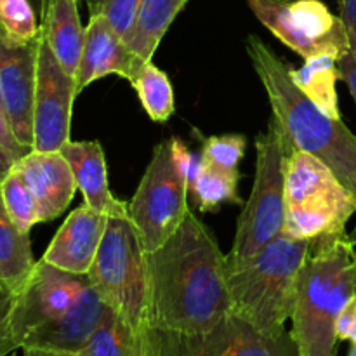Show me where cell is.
Masks as SVG:
<instances>
[{"label":"cell","mask_w":356,"mask_h":356,"mask_svg":"<svg viewBox=\"0 0 356 356\" xmlns=\"http://www.w3.org/2000/svg\"><path fill=\"white\" fill-rule=\"evenodd\" d=\"M146 270L152 330L198 336L232 315L228 259L191 209L179 228L146 254Z\"/></svg>","instance_id":"6da1fadb"},{"label":"cell","mask_w":356,"mask_h":356,"mask_svg":"<svg viewBox=\"0 0 356 356\" xmlns=\"http://www.w3.org/2000/svg\"><path fill=\"white\" fill-rule=\"evenodd\" d=\"M89 275H76L37 261L16 296L13 329L19 350L79 351L104 313Z\"/></svg>","instance_id":"7a4b0ae2"},{"label":"cell","mask_w":356,"mask_h":356,"mask_svg":"<svg viewBox=\"0 0 356 356\" xmlns=\"http://www.w3.org/2000/svg\"><path fill=\"white\" fill-rule=\"evenodd\" d=\"M247 54L296 148L318 156L356 197V136L343 120L323 113L291 79L289 66L256 35L247 37Z\"/></svg>","instance_id":"3957f363"},{"label":"cell","mask_w":356,"mask_h":356,"mask_svg":"<svg viewBox=\"0 0 356 356\" xmlns=\"http://www.w3.org/2000/svg\"><path fill=\"white\" fill-rule=\"evenodd\" d=\"M356 240L346 233L313 240L292 308V337L301 356H336V325L356 296Z\"/></svg>","instance_id":"277c9868"},{"label":"cell","mask_w":356,"mask_h":356,"mask_svg":"<svg viewBox=\"0 0 356 356\" xmlns=\"http://www.w3.org/2000/svg\"><path fill=\"white\" fill-rule=\"evenodd\" d=\"M312 240L280 233L257 256L240 266H228L232 315L266 332H284L294 308L301 268Z\"/></svg>","instance_id":"5b68a950"},{"label":"cell","mask_w":356,"mask_h":356,"mask_svg":"<svg viewBox=\"0 0 356 356\" xmlns=\"http://www.w3.org/2000/svg\"><path fill=\"white\" fill-rule=\"evenodd\" d=\"M356 197L325 162L294 148L285 167V235L318 240L346 233Z\"/></svg>","instance_id":"8992f818"},{"label":"cell","mask_w":356,"mask_h":356,"mask_svg":"<svg viewBox=\"0 0 356 356\" xmlns=\"http://www.w3.org/2000/svg\"><path fill=\"white\" fill-rule=\"evenodd\" d=\"M294 143L278 118L256 138V177L250 197L236 222L235 240L226 256L228 266H240L284 232L285 167Z\"/></svg>","instance_id":"52a82bcc"},{"label":"cell","mask_w":356,"mask_h":356,"mask_svg":"<svg viewBox=\"0 0 356 356\" xmlns=\"http://www.w3.org/2000/svg\"><path fill=\"white\" fill-rule=\"evenodd\" d=\"M89 278L104 306L124 318L139 336L149 337L146 252L129 218V209L108 216Z\"/></svg>","instance_id":"ba28073f"},{"label":"cell","mask_w":356,"mask_h":356,"mask_svg":"<svg viewBox=\"0 0 356 356\" xmlns=\"http://www.w3.org/2000/svg\"><path fill=\"white\" fill-rule=\"evenodd\" d=\"M188 195V179L174 155L172 138L159 143L129 204V218L146 254L179 228L190 212Z\"/></svg>","instance_id":"9c48e42d"},{"label":"cell","mask_w":356,"mask_h":356,"mask_svg":"<svg viewBox=\"0 0 356 356\" xmlns=\"http://www.w3.org/2000/svg\"><path fill=\"white\" fill-rule=\"evenodd\" d=\"M254 16L302 59L351 51L346 26L322 0H247Z\"/></svg>","instance_id":"30bf717a"},{"label":"cell","mask_w":356,"mask_h":356,"mask_svg":"<svg viewBox=\"0 0 356 356\" xmlns=\"http://www.w3.org/2000/svg\"><path fill=\"white\" fill-rule=\"evenodd\" d=\"M148 356H301L291 332H266L236 315L198 336L149 332Z\"/></svg>","instance_id":"8fae6325"},{"label":"cell","mask_w":356,"mask_h":356,"mask_svg":"<svg viewBox=\"0 0 356 356\" xmlns=\"http://www.w3.org/2000/svg\"><path fill=\"white\" fill-rule=\"evenodd\" d=\"M75 76L70 75L40 33L33 101V148L59 152L70 141Z\"/></svg>","instance_id":"7c38bea8"},{"label":"cell","mask_w":356,"mask_h":356,"mask_svg":"<svg viewBox=\"0 0 356 356\" xmlns=\"http://www.w3.org/2000/svg\"><path fill=\"white\" fill-rule=\"evenodd\" d=\"M37 40L19 44L0 28V92L3 110L16 141L24 149L33 148V101L37 83Z\"/></svg>","instance_id":"4fadbf2b"},{"label":"cell","mask_w":356,"mask_h":356,"mask_svg":"<svg viewBox=\"0 0 356 356\" xmlns=\"http://www.w3.org/2000/svg\"><path fill=\"white\" fill-rule=\"evenodd\" d=\"M145 63L129 49L103 16H90L75 75L76 96L87 86L106 75L124 76L131 82Z\"/></svg>","instance_id":"5bb4252c"},{"label":"cell","mask_w":356,"mask_h":356,"mask_svg":"<svg viewBox=\"0 0 356 356\" xmlns=\"http://www.w3.org/2000/svg\"><path fill=\"white\" fill-rule=\"evenodd\" d=\"M106 221V214L82 204L70 212L59 226L42 261L70 273L89 275L103 240Z\"/></svg>","instance_id":"9a60e30c"},{"label":"cell","mask_w":356,"mask_h":356,"mask_svg":"<svg viewBox=\"0 0 356 356\" xmlns=\"http://www.w3.org/2000/svg\"><path fill=\"white\" fill-rule=\"evenodd\" d=\"M38 207V221L47 222L61 216L79 190L72 167L61 152L31 149L14 163Z\"/></svg>","instance_id":"2e32d148"},{"label":"cell","mask_w":356,"mask_h":356,"mask_svg":"<svg viewBox=\"0 0 356 356\" xmlns=\"http://www.w3.org/2000/svg\"><path fill=\"white\" fill-rule=\"evenodd\" d=\"M59 152L72 167L76 188L82 193L83 204L103 214L111 216L127 211L129 204L113 197L108 183V167L103 146L97 141H72Z\"/></svg>","instance_id":"e0dca14e"},{"label":"cell","mask_w":356,"mask_h":356,"mask_svg":"<svg viewBox=\"0 0 356 356\" xmlns=\"http://www.w3.org/2000/svg\"><path fill=\"white\" fill-rule=\"evenodd\" d=\"M40 33L59 65L75 76L86 35L79 0H40Z\"/></svg>","instance_id":"ac0fdd59"},{"label":"cell","mask_w":356,"mask_h":356,"mask_svg":"<svg viewBox=\"0 0 356 356\" xmlns=\"http://www.w3.org/2000/svg\"><path fill=\"white\" fill-rule=\"evenodd\" d=\"M35 263L30 233H23L14 225L0 197V289L14 296L19 294Z\"/></svg>","instance_id":"d6986e66"},{"label":"cell","mask_w":356,"mask_h":356,"mask_svg":"<svg viewBox=\"0 0 356 356\" xmlns=\"http://www.w3.org/2000/svg\"><path fill=\"white\" fill-rule=\"evenodd\" d=\"M75 353L80 356H148L149 337L139 336L106 306L97 327Z\"/></svg>","instance_id":"ffe728a7"},{"label":"cell","mask_w":356,"mask_h":356,"mask_svg":"<svg viewBox=\"0 0 356 356\" xmlns=\"http://www.w3.org/2000/svg\"><path fill=\"white\" fill-rule=\"evenodd\" d=\"M186 2L188 0H141L134 28L125 38L129 49L143 61H153L163 35Z\"/></svg>","instance_id":"44dd1931"},{"label":"cell","mask_w":356,"mask_h":356,"mask_svg":"<svg viewBox=\"0 0 356 356\" xmlns=\"http://www.w3.org/2000/svg\"><path fill=\"white\" fill-rule=\"evenodd\" d=\"M292 82L306 94L323 113L341 120L336 83L339 80L337 61L329 56L305 59L301 68H289Z\"/></svg>","instance_id":"7402d4cb"},{"label":"cell","mask_w":356,"mask_h":356,"mask_svg":"<svg viewBox=\"0 0 356 356\" xmlns=\"http://www.w3.org/2000/svg\"><path fill=\"white\" fill-rule=\"evenodd\" d=\"M240 172H226L202 163L193 179L188 183V191L193 195L195 205L202 212H214L226 202L242 204L238 195Z\"/></svg>","instance_id":"603a6c76"},{"label":"cell","mask_w":356,"mask_h":356,"mask_svg":"<svg viewBox=\"0 0 356 356\" xmlns=\"http://www.w3.org/2000/svg\"><path fill=\"white\" fill-rule=\"evenodd\" d=\"M131 83L138 92L143 108L153 122H167L172 117L176 110L172 83L167 73L153 65V61H146L138 70Z\"/></svg>","instance_id":"cb8c5ba5"},{"label":"cell","mask_w":356,"mask_h":356,"mask_svg":"<svg viewBox=\"0 0 356 356\" xmlns=\"http://www.w3.org/2000/svg\"><path fill=\"white\" fill-rule=\"evenodd\" d=\"M0 197L7 214L23 233H30L38 221V207L33 193L19 170L13 165L0 183Z\"/></svg>","instance_id":"d4e9b609"},{"label":"cell","mask_w":356,"mask_h":356,"mask_svg":"<svg viewBox=\"0 0 356 356\" xmlns=\"http://www.w3.org/2000/svg\"><path fill=\"white\" fill-rule=\"evenodd\" d=\"M0 28L19 44L37 40L40 35V24L30 0H0Z\"/></svg>","instance_id":"484cf974"},{"label":"cell","mask_w":356,"mask_h":356,"mask_svg":"<svg viewBox=\"0 0 356 356\" xmlns=\"http://www.w3.org/2000/svg\"><path fill=\"white\" fill-rule=\"evenodd\" d=\"M247 139L242 134L211 136L202 145V160L207 165L226 172H238V163L245 155Z\"/></svg>","instance_id":"4316f807"},{"label":"cell","mask_w":356,"mask_h":356,"mask_svg":"<svg viewBox=\"0 0 356 356\" xmlns=\"http://www.w3.org/2000/svg\"><path fill=\"white\" fill-rule=\"evenodd\" d=\"M90 16H103L125 42L138 19L141 0H83Z\"/></svg>","instance_id":"83f0119b"},{"label":"cell","mask_w":356,"mask_h":356,"mask_svg":"<svg viewBox=\"0 0 356 356\" xmlns=\"http://www.w3.org/2000/svg\"><path fill=\"white\" fill-rule=\"evenodd\" d=\"M16 296L0 289V356H7L19 350L13 329V309Z\"/></svg>","instance_id":"f1b7e54d"},{"label":"cell","mask_w":356,"mask_h":356,"mask_svg":"<svg viewBox=\"0 0 356 356\" xmlns=\"http://www.w3.org/2000/svg\"><path fill=\"white\" fill-rule=\"evenodd\" d=\"M337 341H351L356 343V296L344 306L337 318L336 325Z\"/></svg>","instance_id":"f546056e"},{"label":"cell","mask_w":356,"mask_h":356,"mask_svg":"<svg viewBox=\"0 0 356 356\" xmlns=\"http://www.w3.org/2000/svg\"><path fill=\"white\" fill-rule=\"evenodd\" d=\"M0 145H2L16 160H19L21 156H24L28 153V149H24L23 146L16 141V138H14L13 129H10L9 120H7L6 110H3L2 92H0Z\"/></svg>","instance_id":"4dcf8cb0"},{"label":"cell","mask_w":356,"mask_h":356,"mask_svg":"<svg viewBox=\"0 0 356 356\" xmlns=\"http://www.w3.org/2000/svg\"><path fill=\"white\" fill-rule=\"evenodd\" d=\"M337 68H339V79L344 80V83L350 87V92L356 103V52H346L337 61Z\"/></svg>","instance_id":"1f68e13d"},{"label":"cell","mask_w":356,"mask_h":356,"mask_svg":"<svg viewBox=\"0 0 356 356\" xmlns=\"http://www.w3.org/2000/svg\"><path fill=\"white\" fill-rule=\"evenodd\" d=\"M339 17L346 26L351 51L356 52V0H341Z\"/></svg>","instance_id":"d6a6232c"},{"label":"cell","mask_w":356,"mask_h":356,"mask_svg":"<svg viewBox=\"0 0 356 356\" xmlns=\"http://www.w3.org/2000/svg\"><path fill=\"white\" fill-rule=\"evenodd\" d=\"M16 162L17 160L14 159V156L10 155V153L7 152L2 145H0V183H2V179L7 176V172L13 169V165Z\"/></svg>","instance_id":"836d02e7"},{"label":"cell","mask_w":356,"mask_h":356,"mask_svg":"<svg viewBox=\"0 0 356 356\" xmlns=\"http://www.w3.org/2000/svg\"><path fill=\"white\" fill-rule=\"evenodd\" d=\"M24 356H80L73 351H58V350H40V348H24Z\"/></svg>","instance_id":"e575fe53"},{"label":"cell","mask_w":356,"mask_h":356,"mask_svg":"<svg viewBox=\"0 0 356 356\" xmlns=\"http://www.w3.org/2000/svg\"><path fill=\"white\" fill-rule=\"evenodd\" d=\"M348 356H356V343H351L350 353H348Z\"/></svg>","instance_id":"d590c367"},{"label":"cell","mask_w":356,"mask_h":356,"mask_svg":"<svg viewBox=\"0 0 356 356\" xmlns=\"http://www.w3.org/2000/svg\"><path fill=\"white\" fill-rule=\"evenodd\" d=\"M355 240H356V238H355Z\"/></svg>","instance_id":"8d00e7d4"}]
</instances>
